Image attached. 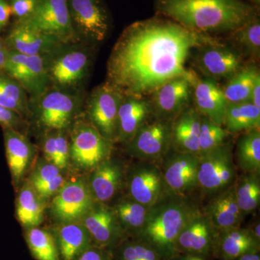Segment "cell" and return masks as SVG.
I'll return each instance as SVG.
<instances>
[{
  "mask_svg": "<svg viewBox=\"0 0 260 260\" xmlns=\"http://www.w3.org/2000/svg\"><path fill=\"white\" fill-rule=\"evenodd\" d=\"M259 71L253 66L243 67L229 78L222 88L228 104L250 102L251 90Z\"/></svg>",
  "mask_w": 260,
  "mask_h": 260,
  "instance_id": "obj_36",
  "label": "cell"
},
{
  "mask_svg": "<svg viewBox=\"0 0 260 260\" xmlns=\"http://www.w3.org/2000/svg\"><path fill=\"white\" fill-rule=\"evenodd\" d=\"M85 92H70L50 87L42 95L29 99V121L38 135L53 130L69 132L83 114Z\"/></svg>",
  "mask_w": 260,
  "mask_h": 260,
  "instance_id": "obj_4",
  "label": "cell"
},
{
  "mask_svg": "<svg viewBox=\"0 0 260 260\" xmlns=\"http://www.w3.org/2000/svg\"><path fill=\"white\" fill-rule=\"evenodd\" d=\"M228 132L206 116L202 115L199 136V154L203 155L224 144Z\"/></svg>",
  "mask_w": 260,
  "mask_h": 260,
  "instance_id": "obj_41",
  "label": "cell"
},
{
  "mask_svg": "<svg viewBox=\"0 0 260 260\" xmlns=\"http://www.w3.org/2000/svg\"><path fill=\"white\" fill-rule=\"evenodd\" d=\"M171 260H206L199 256L191 255V254H179L177 257Z\"/></svg>",
  "mask_w": 260,
  "mask_h": 260,
  "instance_id": "obj_49",
  "label": "cell"
},
{
  "mask_svg": "<svg viewBox=\"0 0 260 260\" xmlns=\"http://www.w3.org/2000/svg\"><path fill=\"white\" fill-rule=\"evenodd\" d=\"M24 238L36 260H61L55 239L49 229L39 226L26 229Z\"/></svg>",
  "mask_w": 260,
  "mask_h": 260,
  "instance_id": "obj_37",
  "label": "cell"
},
{
  "mask_svg": "<svg viewBox=\"0 0 260 260\" xmlns=\"http://www.w3.org/2000/svg\"><path fill=\"white\" fill-rule=\"evenodd\" d=\"M116 260H162L151 246L135 238H126L112 251Z\"/></svg>",
  "mask_w": 260,
  "mask_h": 260,
  "instance_id": "obj_39",
  "label": "cell"
},
{
  "mask_svg": "<svg viewBox=\"0 0 260 260\" xmlns=\"http://www.w3.org/2000/svg\"><path fill=\"white\" fill-rule=\"evenodd\" d=\"M67 180L62 171L44 158L36 160L28 179L39 196L47 203L59 191Z\"/></svg>",
  "mask_w": 260,
  "mask_h": 260,
  "instance_id": "obj_30",
  "label": "cell"
},
{
  "mask_svg": "<svg viewBox=\"0 0 260 260\" xmlns=\"http://www.w3.org/2000/svg\"><path fill=\"white\" fill-rule=\"evenodd\" d=\"M232 47L243 56L257 60L260 56V20L259 13L237 30L230 32Z\"/></svg>",
  "mask_w": 260,
  "mask_h": 260,
  "instance_id": "obj_33",
  "label": "cell"
},
{
  "mask_svg": "<svg viewBox=\"0 0 260 260\" xmlns=\"http://www.w3.org/2000/svg\"><path fill=\"white\" fill-rule=\"evenodd\" d=\"M19 22L65 43L78 42L72 28L67 0H41L32 15Z\"/></svg>",
  "mask_w": 260,
  "mask_h": 260,
  "instance_id": "obj_13",
  "label": "cell"
},
{
  "mask_svg": "<svg viewBox=\"0 0 260 260\" xmlns=\"http://www.w3.org/2000/svg\"><path fill=\"white\" fill-rule=\"evenodd\" d=\"M171 140L172 129L165 121L145 122L127 143V151L135 158L153 160L165 153Z\"/></svg>",
  "mask_w": 260,
  "mask_h": 260,
  "instance_id": "obj_19",
  "label": "cell"
},
{
  "mask_svg": "<svg viewBox=\"0 0 260 260\" xmlns=\"http://www.w3.org/2000/svg\"><path fill=\"white\" fill-rule=\"evenodd\" d=\"M214 38L156 15L126 27L107 61V82L124 95L145 98L164 83L192 74L186 64L197 47Z\"/></svg>",
  "mask_w": 260,
  "mask_h": 260,
  "instance_id": "obj_1",
  "label": "cell"
},
{
  "mask_svg": "<svg viewBox=\"0 0 260 260\" xmlns=\"http://www.w3.org/2000/svg\"><path fill=\"white\" fill-rule=\"evenodd\" d=\"M0 105L18 113L28 122V93L16 80L5 73H0Z\"/></svg>",
  "mask_w": 260,
  "mask_h": 260,
  "instance_id": "obj_35",
  "label": "cell"
},
{
  "mask_svg": "<svg viewBox=\"0 0 260 260\" xmlns=\"http://www.w3.org/2000/svg\"><path fill=\"white\" fill-rule=\"evenodd\" d=\"M202 115L196 109L183 111L172 129V140L181 153L199 154Z\"/></svg>",
  "mask_w": 260,
  "mask_h": 260,
  "instance_id": "obj_29",
  "label": "cell"
},
{
  "mask_svg": "<svg viewBox=\"0 0 260 260\" xmlns=\"http://www.w3.org/2000/svg\"><path fill=\"white\" fill-rule=\"evenodd\" d=\"M124 95L107 81L85 97L83 115L109 143H115L118 111Z\"/></svg>",
  "mask_w": 260,
  "mask_h": 260,
  "instance_id": "obj_8",
  "label": "cell"
},
{
  "mask_svg": "<svg viewBox=\"0 0 260 260\" xmlns=\"http://www.w3.org/2000/svg\"><path fill=\"white\" fill-rule=\"evenodd\" d=\"M49 229L55 239L61 260H77L94 245L90 233L80 222L56 223Z\"/></svg>",
  "mask_w": 260,
  "mask_h": 260,
  "instance_id": "obj_24",
  "label": "cell"
},
{
  "mask_svg": "<svg viewBox=\"0 0 260 260\" xmlns=\"http://www.w3.org/2000/svg\"><path fill=\"white\" fill-rule=\"evenodd\" d=\"M87 179H68L51 200L49 211L56 223L80 222L94 203Z\"/></svg>",
  "mask_w": 260,
  "mask_h": 260,
  "instance_id": "obj_10",
  "label": "cell"
},
{
  "mask_svg": "<svg viewBox=\"0 0 260 260\" xmlns=\"http://www.w3.org/2000/svg\"><path fill=\"white\" fill-rule=\"evenodd\" d=\"M164 184L162 176L155 167H137L128 178L129 197L145 206L153 208L161 196Z\"/></svg>",
  "mask_w": 260,
  "mask_h": 260,
  "instance_id": "obj_23",
  "label": "cell"
},
{
  "mask_svg": "<svg viewBox=\"0 0 260 260\" xmlns=\"http://www.w3.org/2000/svg\"><path fill=\"white\" fill-rule=\"evenodd\" d=\"M237 159L239 167L244 172L256 174L260 169V133L259 129L239 138L237 143Z\"/></svg>",
  "mask_w": 260,
  "mask_h": 260,
  "instance_id": "obj_38",
  "label": "cell"
},
{
  "mask_svg": "<svg viewBox=\"0 0 260 260\" xmlns=\"http://www.w3.org/2000/svg\"><path fill=\"white\" fill-rule=\"evenodd\" d=\"M259 124L260 109L251 102L227 104L223 125L228 133L259 129Z\"/></svg>",
  "mask_w": 260,
  "mask_h": 260,
  "instance_id": "obj_32",
  "label": "cell"
},
{
  "mask_svg": "<svg viewBox=\"0 0 260 260\" xmlns=\"http://www.w3.org/2000/svg\"><path fill=\"white\" fill-rule=\"evenodd\" d=\"M87 182L95 203L105 204L121 186L123 172L117 160L108 158L90 172Z\"/></svg>",
  "mask_w": 260,
  "mask_h": 260,
  "instance_id": "obj_25",
  "label": "cell"
},
{
  "mask_svg": "<svg viewBox=\"0 0 260 260\" xmlns=\"http://www.w3.org/2000/svg\"><path fill=\"white\" fill-rule=\"evenodd\" d=\"M77 260H113V257L110 251L93 245L83 252Z\"/></svg>",
  "mask_w": 260,
  "mask_h": 260,
  "instance_id": "obj_44",
  "label": "cell"
},
{
  "mask_svg": "<svg viewBox=\"0 0 260 260\" xmlns=\"http://www.w3.org/2000/svg\"><path fill=\"white\" fill-rule=\"evenodd\" d=\"M234 260H260L259 253V251L247 253Z\"/></svg>",
  "mask_w": 260,
  "mask_h": 260,
  "instance_id": "obj_48",
  "label": "cell"
},
{
  "mask_svg": "<svg viewBox=\"0 0 260 260\" xmlns=\"http://www.w3.org/2000/svg\"><path fill=\"white\" fill-rule=\"evenodd\" d=\"M70 167L79 172H90L109 158L112 143L106 140L84 115L69 132Z\"/></svg>",
  "mask_w": 260,
  "mask_h": 260,
  "instance_id": "obj_6",
  "label": "cell"
},
{
  "mask_svg": "<svg viewBox=\"0 0 260 260\" xmlns=\"http://www.w3.org/2000/svg\"><path fill=\"white\" fill-rule=\"evenodd\" d=\"M230 144H223L200 155L198 160V185L210 194L223 191L235 177V167Z\"/></svg>",
  "mask_w": 260,
  "mask_h": 260,
  "instance_id": "obj_11",
  "label": "cell"
},
{
  "mask_svg": "<svg viewBox=\"0 0 260 260\" xmlns=\"http://www.w3.org/2000/svg\"><path fill=\"white\" fill-rule=\"evenodd\" d=\"M189 80L197 110L218 125L223 126L228 103L217 81L199 78L194 72Z\"/></svg>",
  "mask_w": 260,
  "mask_h": 260,
  "instance_id": "obj_20",
  "label": "cell"
},
{
  "mask_svg": "<svg viewBox=\"0 0 260 260\" xmlns=\"http://www.w3.org/2000/svg\"><path fill=\"white\" fill-rule=\"evenodd\" d=\"M3 129L7 161L13 186L18 190L35 164L37 148L24 133L10 128Z\"/></svg>",
  "mask_w": 260,
  "mask_h": 260,
  "instance_id": "obj_15",
  "label": "cell"
},
{
  "mask_svg": "<svg viewBox=\"0 0 260 260\" xmlns=\"http://www.w3.org/2000/svg\"><path fill=\"white\" fill-rule=\"evenodd\" d=\"M156 15L204 35L230 34L258 14L242 0H154Z\"/></svg>",
  "mask_w": 260,
  "mask_h": 260,
  "instance_id": "obj_2",
  "label": "cell"
},
{
  "mask_svg": "<svg viewBox=\"0 0 260 260\" xmlns=\"http://www.w3.org/2000/svg\"><path fill=\"white\" fill-rule=\"evenodd\" d=\"M192 63L205 78L214 80L229 79L244 66L242 54L232 46L214 38L191 52Z\"/></svg>",
  "mask_w": 260,
  "mask_h": 260,
  "instance_id": "obj_9",
  "label": "cell"
},
{
  "mask_svg": "<svg viewBox=\"0 0 260 260\" xmlns=\"http://www.w3.org/2000/svg\"><path fill=\"white\" fill-rule=\"evenodd\" d=\"M28 93L29 99L42 95L50 88L44 56H30L9 50L4 70Z\"/></svg>",
  "mask_w": 260,
  "mask_h": 260,
  "instance_id": "obj_12",
  "label": "cell"
},
{
  "mask_svg": "<svg viewBox=\"0 0 260 260\" xmlns=\"http://www.w3.org/2000/svg\"><path fill=\"white\" fill-rule=\"evenodd\" d=\"M259 245L249 229L234 228L219 232L214 256L220 260H234L243 254L259 251Z\"/></svg>",
  "mask_w": 260,
  "mask_h": 260,
  "instance_id": "obj_26",
  "label": "cell"
},
{
  "mask_svg": "<svg viewBox=\"0 0 260 260\" xmlns=\"http://www.w3.org/2000/svg\"><path fill=\"white\" fill-rule=\"evenodd\" d=\"M250 102L260 109V75L256 76L251 90Z\"/></svg>",
  "mask_w": 260,
  "mask_h": 260,
  "instance_id": "obj_47",
  "label": "cell"
},
{
  "mask_svg": "<svg viewBox=\"0 0 260 260\" xmlns=\"http://www.w3.org/2000/svg\"><path fill=\"white\" fill-rule=\"evenodd\" d=\"M80 222L90 233L94 245L111 253L127 238L112 208L103 203H94Z\"/></svg>",
  "mask_w": 260,
  "mask_h": 260,
  "instance_id": "obj_14",
  "label": "cell"
},
{
  "mask_svg": "<svg viewBox=\"0 0 260 260\" xmlns=\"http://www.w3.org/2000/svg\"><path fill=\"white\" fill-rule=\"evenodd\" d=\"M9 50L25 55L46 56L65 42L59 38L15 22L4 38Z\"/></svg>",
  "mask_w": 260,
  "mask_h": 260,
  "instance_id": "obj_16",
  "label": "cell"
},
{
  "mask_svg": "<svg viewBox=\"0 0 260 260\" xmlns=\"http://www.w3.org/2000/svg\"><path fill=\"white\" fill-rule=\"evenodd\" d=\"M198 155L181 152L169 160L162 178L172 192L184 194L198 185Z\"/></svg>",
  "mask_w": 260,
  "mask_h": 260,
  "instance_id": "obj_22",
  "label": "cell"
},
{
  "mask_svg": "<svg viewBox=\"0 0 260 260\" xmlns=\"http://www.w3.org/2000/svg\"><path fill=\"white\" fill-rule=\"evenodd\" d=\"M15 22L23 21L35 11L41 0H8Z\"/></svg>",
  "mask_w": 260,
  "mask_h": 260,
  "instance_id": "obj_43",
  "label": "cell"
},
{
  "mask_svg": "<svg viewBox=\"0 0 260 260\" xmlns=\"http://www.w3.org/2000/svg\"><path fill=\"white\" fill-rule=\"evenodd\" d=\"M198 212L182 202H172L153 207L143 226L133 237L146 243L162 260L179 256L177 240L186 224Z\"/></svg>",
  "mask_w": 260,
  "mask_h": 260,
  "instance_id": "obj_3",
  "label": "cell"
},
{
  "mask_svg": "<svg viewBox=\"0 0 260 260\" xmlns=\"http://www.w3.org/2000/svg\"><path fill=\"white\" fill-rule=\"evenodd\" d=\"M95 46L65 43L44 56L51 87L70 92H85L93 64Z\"/></svg>",
  "mask_w": 260,
  "mask_h": 260,
  "instance_id": "obj_5",
  "label": "cell"
},
{
  "mask_svg": "<svg viewBox=\"0 0 260 260\" xmlns=\"http://www.w3.org/2000/svg\"><path fill=\"white\" fill-rule=\"evenodd\" d=\"M150 112V102L145 98L124 95L118 111L115 142L127 144L146 122Z\"/></svg>",
  "mask_w": 260,
  "mask_h": 260,
  "instance_id": "obj_21",
  "label": "cell"
},
{
  "mask_svg": "<svg viewBox=\"0 0 260 260\" xmlns=\"http://www.w3.org/2000/svg\"><path fill=\"white\" fill-rule=\"evenodd\" d=\"M208 218L199 213L186 224L177 240L180 254L199 256L204 259L214 256L217 236Z\"/></svg>",
  "mask_w": 260,
  "mask_h": 260,
  "instance_id": "obj_18",
  "label": "cell"
},
{
  "mask_svg": "<svg viewBox=\"0 0 260 260\" xmlns=\"http://www.w3.org/2000/svg\"><path fill=\"white\" fill-rule=\"evenodd\" d=\"M77 41L97 46L110 31L111 17L103 0H67Z\"/></svg>",
  "mask_w": 260,
  "mask_h": 260,
  "instance_id": "obj_7",
  "label": "cell"
},
{
  "mask_svg": "<svg viewBox=\"0 0 260 260\" xmlns=\"http://www.w3.org/2000/svg\"><path fill=\"white\" fill-rule=\"evenodd\" d=\"M43 158L55 165L64 174L70 169L68 132L53 130L39 135Z\"/></svg>",
  "mask_w": 260,
  "mask_h": 260,
  "instance_id": "obj_31",
  "label": "cell"
},
{
  "mask_svg": "<svg viewBox=\"0 0 260 260\" xmlns=\"http://www.w3.org/2000/svg\"><path fill=\"white\" fill-rule=\"evenodd\" d=\"M0 126L10 128L24 133L29 127L28 121L25 120L18 113L0 105Z\"/></svg>",
  "mask_w": 260,
  "mask_h": 260,
  "instance_id": "obj_42",
  "label": "cell"
},
{
  "mask_svg": "<svg viewBox=\"0 0 260 260\" xmlns=\"http://www.w3.org/2000/svg\"><path fill=\"white\" fill-rule=\"evenodd\" d=\"M189 78H174L159 87L150 95L151 111L155 112L161 119L160 120L165 121V119L178 116L185 110L192 95Z\"/></svg>",
  "mask_w": 260,
  "mask_h": 260,
  "instance_id": "obj_17",
  "label": "cell"
},
{
  "mask_svg": "<svg viewBox=\"0 0 260 260\" xmlns=\"http://www.w3.org/2000/svg\"><path fill=\"white\" fill-rule=\"evenodd\" d=\"M207 214L212 226L220 232L239 226L244 213L237 204L234 187L215 198L208 205Z\"/></svg>",
  "mask_w": 260,
  "mask_h": 260,
  "instance_id": "obj_28",
  "label": "cell"
},
{
  "mask_svg": "<svg viewBox=\"0 0 260 260\" xmlns=\"http://www.w3.org/2000/svg\"><path fill=\"white\" fill-rule=\"evenodd\" d=\"M251 231V234L255 238L256 241L260 243V225L259 223H256L253 229H249Z\"/></svg>",
  "mask_w": 260,
  "mask_h": 260,
  "instance_id": "obj_50",
  "label": "cell"
},
{
  "mask_svg": "<svg viewBox=\"0 0 260 260\" xmlns=\"http://www.w3.org/2000/svg\"><path fill=\"white\" fill-rule=\"evenodd\" d=\"M15 201V215L25 230L40 226L44 220L47 202L42 199L28 180L18 189Z\"/></svg>",
  "mask_w": 260,
  "mask_h": 260,
  "instance_id": "obj_27",
  "label": "cell"
},
{
  "mask_svg": "<svg viewBox=\"0 0 260 260\" xmlns=\"http://www.w3.org/2000/svg\"><path fill=\"white\" fill-rule=\"evenodd\" d=\"M236 200L243 213L254 211L259 204L260 184L256 176L243 177L234 187Z\"/></svg>",
  "mask_w": 260,
  "mask_h": 260,
  "instance_id": "obj_40",
  "label": "cell"
},
{
  "mask_svg": "<svg viewBox=\"0 0 260 260\" xmlns=\"http://www.w3.org/2000/svg\"><path fill=\"white\" fill-rule=\"evenodd\" d=\"M11 18L8 0H0V32L7 26Z\"/></svg>",
  "mask_w": 260,
  "mask_h": 260,
  "instance_id": "obj_45",
  "label": "cell"
},
{
  "mask_svg": "<svg viewBox=\"0 0 260 260\" xmlns=\"http://www.w3.org/2000/svg\"><path fill=\"white\" fill-rule=\"evenodd\" d=\"M9 49L7 47L4 38L0 37V73H4L5 64L8 60Z\"/></svg>",
  "mask_w": 260,
  "mask_h": 260,
  "instance_id": "obj_46",
  "label": "cell"
},
{
  "mask_svg": "<svg viewBox=\"0 0 260 260\" xmlns=\"http://www.w3.org/2000/svg\"><path fill=\"white\" fill-rule=\"evenodd\" d=\"M112 208L123 231L126 234H131L134 237L144 225L152 208L145 206L129 197L119 200Z\"/></svg>",
  "mask_w": 260,
  "mask_h": 260,
  "instance_id": "obj_34",
  "label": "cell"
},
{
  "mask_svg": "<svg viewBox=\"0 0 260 260\" xmlns=\"http://www.w3.org/2000/svg\"><path fill=\"white\" fill-rule=\"evenodd\" d=\"M251 1L252 2V3H254V4L256 5H259L260 3V0H251Z\"/></svg>",
  "mask_w": 260,
  "mask_h": 260,
  "instance_id": "obj_51",
  "label": "cell"
}]
</instances>
